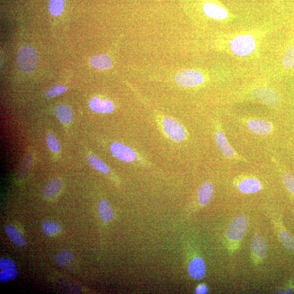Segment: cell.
<instances>
[{
    "label": "cell",
    "instance_id": "31",
    "mask_svg": "<svg viewBox=\"0 0 294 294\" xmlns=\"http://www.w3.org/2000/svg\"><path fill=\"white\" fill-rule=\"evenodd\" d=\"M15 264L8 258H2L0 260V268L1 270H11L15 269Z\"/></svg>",
    "mask_w": 294,
    "mask_h": 294
},
{
    "label": "cell",
    "instance_id": "30",
    "mask_svg": "<svg viewBox=\"0 0 294 294\" xmlns=\"http://www.w3.org/2000/svg\"><path fill=\"white\" fill-rule=\"evenodd\" d=\"M67 88L65 86H59L58 85L49 88L45 92V96L48 98L54 97L62 95L66 91Z\"/></svg>",
    "mask_w": 294,
    "mask_h": 294
},
{
    "label": "cell",
    "instance_id": "28",
    "mask_svg": "<svg viewBox=\"0 0 294 294\" xmlns=\"http://www.w3.org/2000/svg\"><path fill=\"white\" fill-rule=\"evenodd\" d=\"M18 272L15 269L3 270L0 273V281L7 282L15 279L18 276Z\"/></svg>",
    "mask_w": 294,
    "mask_h": 294
},
{
    "label": "cell",
    "instance_id": "9",
    "mask_svg": "<svg viewBox=\"0 0 294 294\" xmlns=\"http://www.w3.org/2000/svg\"><path fill=\"white\" fill-rule=\"evenodd\" d=\"M249 130L257 135H268L272 134L273 127L271 123L259 119H252L246 121Z\"/></svg>",
    "mask_w": 294,
    "mask_h": 294
},
{
    "label": "cell",
    "instance_id": "29",
    "mask_svg": "<svg viewBox=\"0 0 294 294\" xmlns=\"http://www.w3.org/2000/svg\"><path fill=\"white\" fill-rule=\"evenodd\" d=\"M284 183L288 190L294 195V176L292 173L285 172L283 174Z\"/></svg>",
    "mask_w": 294,
    "mask_h": 294
},
{
    "label": "cell",
    "instance_id": "15",
    "mask_svg": "<svg viewBox=\"0 0 294 294\" xmlns=\"http://www.w3.org/2000/svg\"><path fill=\"white\" fill-rule=\"evenodd\" d=\"M89 105L91 110L99 113L109 114L114 110V105L113 103L108 100L102 101L99 98L91 99Z\"/></svg>",
    "mask_w": 294,
    "mask_h": 294
},
{
    "label": "cell",
    "instance_id": "10",
    "mask_svg": "<svg viewBox=\"0 0 294 294\" xmlns=\"http://www.w3.org/2000/svg\"><path fill=\"white\" fill-rule=\"evenodd\" d=\"M239 190L244 193H255L260 191L262 188L261 181L254 177L244 176L237 183Z\"/></svg>",
    "mask_w": 294,
    "mask_h": 294
},
{
    "label": "cell",
    "instance_id": "16",
    "mask_svg": "<svg viewBox=\"0 0 294 294\" xmlns=\"http://www.w3.org/2000/svg\"><path fill=\"white\" fill-rule=\"evenodd\" d=\"M214 193V185L210 182H207L200 186L198 191V198L200 205H207L212 199Z\"/></svg>",
    "mask_w": 294,
    "mask_h": 294
},
{
    "label": "cell",
    "instance_id": "6",
    "mask_svg": "<svg viewBox=\"0 0 294 294\" xmlns=\"http://www.w3.org/2000/svg\"><path fill=\"white\" fill-rule=\"evenodd\" d=\"M252 96L256 101L273 107L280 105L281 102L279 94L266 87L256 88L252 91Z\"/></svg>",
    "mask_w": 294,
    "mask_h": 294
},
{
    "label": "cell",
    "instance_id": "24",
    "mask_svg": "<svg viewBox=\"0 0 294 294\" xmlns=\"http://www.w3.org/2000/svg\"><path fill=\"white\" fill-rule=\"evenodd\" d=\"M42 229L46 235H53L60 233L61 227L57 222L46 221L43 223Z\"/></svg>",
    "mask_w": 294,
    "mask_h": 294
},
{
    "label": "cell",
    "instance_id": "25",
    "mask_svg": "<svg viewBox=\"0 0 294 294\" xmlns=\"http://www.w3.org/2000/svg\"><path fill=\"white\" fill-rule=\"evenodd\" d=\"M64 2L65 0H50V13L55 16L61 15L64 10Z\"/></svg>",
    "mask_w": 294,
    "mask_h": 294
},
{
    "label": "cell",
    "instance_id": "19",
    "mask_svg": "<svg viewBox=\"0 0 294 294\" xmlns=\"http://www.w3.org/2000/svg\"><path fill=\"white\" fill-rule=\"evenodd\" d=\"M90 63L94 68L100 70H105L111 67L113 62L109 56L101 54L93 56L90 59Z\"/></svg>",
    "mask_w": 294,
    "mask_h": 294
},
{
    "label": "cell",
    "instance_id": "18",
    "mask_svg": "<svg viewBox=\"0 0 294 294\" xmlns=\"http://www.w3.org/2000/svg\"><path fill=\"white\" fill-rule=\"evenodd\" d=\"M62 185V181L60 179H52L44 188L43 191L44 197L49 199L55 197L60 192Z\"/></svg>",
    "mask_w": 294,
    "mask_h": 294
},
{
    "label": "cell",
    "instance_id": "5",
    "mask_svg": "<svg viewBox=\"0 0 294 294\" xmlns=\"http://www.w3.org/2000/svg\"><path fill=\"white\" fill-rule=\"evenodd\" d=\"M175 81L181 86L193 87L202 84L204 76L197 70H185L176 75Z\"/></svg>",
    "mask_w": 294,
    "mask_h": 294
},
{
    "label": "cell",
    "instance_id": "3",
    "mask_svg": "<svg viewBox=\"0 0 294 294\" xmlns=\"http://www.w3.org/2000/svg\"><path fill=\"white\" fill-rule=\"evenodd\" d=\"M231 43L233 52L240 56H248L256 48L255 39L250 35L238 36L231 41Z\"/></svg>",
    "mask_w": 294,
    "mask_h": 294
},
{
    "label": "cell",
    "instance_id": "11",
    "mask_svg": "<svg viewBox=\"0 0 294 294\" xmlns=\"http://www.w3.org/2000/svg\"><path fill=\"white\" fill-rule=\"evenodd\" d=\"M215 139L217 145L223 155L229 158L240 159V157L229 145L225 135L222 131L219 130L216 132Z\"/></svg>",
    "mask_w": 294,
    "mask_h": 294
},
{
    "label": "cell",
    "instance_id": "7",
    "mask_svg": "<svg viewBox=\"0 0 294 294\" xmlns=\"http://www.w3.org/2000/svg\"><path fill=\"white\" fill-rule=\"evenodd\" d=\"M252 257L256 264H260L266 257L267 246L265 240L260 235H256L253 239L252 246Z\"/></svg>",
    "mask_w": 294,
    "mask_h": 294
},
{
    "label": "cell",
    "instance_id": "20",
    "mask_svg": "<svg viewBox=\"0 0 294 294\" xmlns=\"http://www.w3.org/2000/svg\"><path fill=\"white\" fill-rule=\"evenodd\" d=\"M99 214L104 222H109L114 217V211L110 203L106 200H102L99 204Z\"/></svg>",
    "mask_w": 294,
    "mask_h": 294
},
{
    "label": "cell",
    "instance_id": "4",
    "mask_svg": "<svg viewBox=\"0 0 294 294\" xmlns=\"http://www.w3.org/2000/svg\"><path fill=\"white\" fill-rule=\"evenodd\" d=\"M162 128L164 133L174 142H181L186 138V132L184 127L178 121L169 117L164 118Z\"/></svg>",
    "mask_w": 294,
    "mask_h": 294
},
{
    "label": "cell",
    "instance_id": "8",
    "mask_svg": "<svg viewBox=\"0 0 294 294\" xmlns=\"http://www.w3.org/2000/svg\"><path fill=\"white\" fill-rule=\"evenodd\" d=\"M110 149L112 154L123 161L132 162L137 157L136 152L133 149L119 143L112 145Z\"/></svg>",
    "mask_w": 294,
    "mask_h": 294
},
{
    "label": "cell",
    "instance_id": "21",
    "mask_svg": "<svg viewBox=\"0 0 294 294\" xmlns=\"http://www.w3.org/2000/svg\"><path fill=\"white\" fill-rule=\"evenodd\" d=\"M5 233L11 242L17 246L23 247L26 244L25 238L13 226L7 225L5 228Z\"/></svg>",
    "mask_w": 294,
    "mask_h": 294
},
{
    "label": "cell",
    "instance_id": "23",
    "mask_svg": "<svg viewBox=\"0 0 294 294\" xmlns=\"http://www.w3.org/2000/svg\"><path fill=\"white\" fill-rule=\"evenodd\" d=\"M74 259L72 253L68 250H63L60 254L55 257L56 263L61 267H66Z\"/></svg>",
    "mask_w": 294,
    "mask_h": 294
},
{
    "label": "cell",
    "instance_id": "14",
    "mask_svg": "<svg viewBox=\"0 0 294 294\" xmlns=\"http://www.w3.org/2000/svg\"><path fill=\"white\" fill-rule=\"evenodd\" d=\"M203 9L205 15L211 18L223 20L226 19L228 16L227 11L225 9L214 3L205 4Z\"/></svg>",
    "mask_w": 294,
    "mask_h": 294
},
{
    "label": "cell",
    "instance_id": "17",
    "mask_svg": "<svg viewBox=\"0 0 294 294\" xmlns=\"http://www.w3.org/2000/svg\"><path fill=\"white\" fill-rule=\"evenodd\" d=\"M55 114L60 121L64 125H68L73 118V112L69 105L60 104L55 109Z\"/></svg>",
    "mask_w": 294,
    "mask_h": 294
},
{
    "label": "cell",
    "instance_id": "27",
    "mask_svg": "<svg viewBox=\"0 0 294 294\" xmlns=\"http://www.w3.org/2000/svg\"><path fill=\"white\" fill-rule=\"evenodd\" d=\"M46 140L47 145L51 151L57 152L60 151V144L54 135L51 133L47 135Z\"/></svg>",
    "mask_w": 294,
    "mask_h": 294
},
{
    "label": "cell",
    "instance_id": "32",
    "mask_svg": "<svg viewBox=\"0 0 294 294\" xmlns=\"http://www.w3.org/2000/svg\"><path fill=\"white\" fill-rule=\"evenodd\" d=\"M208 292V289L207 286L204 285H201L197 287L196 290V293L197 294H205Z\"/></svg>",
    "mask_w": 294,
    "mask_h": 294
},
{
    "label": "cell",
    "instance_id": "1",
    "mask_svg": "<svg viewBox=\"0 0 294 294\" xmlns=\"http://www.w3.org/2000/svg\"><path fill=\"white\" fill-rule=\"evenodd\" d=\"M249 228V221L244 216H238L229 224L226 232V238L229 250L234 251L239 248Z\"/></svg>",
    "mask_w": 294,
    "mask_h": 294
},
{
    "label": "cell",
    "instance_id": "12",
    "mask_svg": "<svg viewBox=\"0 0 294 294\" xmlns=\"http://www.w3.org/2000/svg\"><path fill=\"white\" fill-rule=\"evenodd\" d=\"M273 221L281 243L288 250L294 252V238L286 230L280 221L274 219Z\"/></svg>",
    "mask_w": 294,
    "mask_h": 294
},
{
    "label": "cell",
    "instance_id": "22",
    "mask_svg": "<svg viewBox=\"0 0 294 294\" xmlns=\"http://www.w3.org/2000/svg\"><path fill=\"white\" fill-rule=\"evenodd\" d=\"M88 161L91 166L99 172L107 174L110 171L107 164L95 155H91L88 156Z\"/></svg>",
    "mask_w": 294,
    "mask_h": 294
},
{
    "label": "cell",
    "instance_id": "26",
    "mask_svg": "<svg viewBox=\"0 0 294 294\" xmlns=\"http://www.w3.org/2000/svg\"><path fill=\"white\" fill-rule=\"evenodd\" d=\"M283 63L287 69H292L294 67V44L286 51Z\"/></svg>",
    "mask_w": 294,
    "mask_h": 294
},
{
    "label": "cell",
    "instance_id": "2",
    "mask_svg": "<svg viewBox=\"0 0 294 294\" xmlns=\"http://www.w3.org/2000/svg\"><path fill=\"white\" fill-rule=\"evenodd\" d=\"M37 60V52L30 46L22 47L17 54V64L21 71L25 73L30 74L34 71Z\"/></svg>",
    "mask_w": 294,
    "mask_h": 294
},
{
    "label": "cell",
    "instance_id": "13",
    "mask_svg": "<svg viewBox=\"0 0 294 294\" xmlns=\"http://www.w3.org/2000/svg\"><path fill=\"white\" fill-rule=\"evenodd\" d=\"M205 270V263L202 259L199 257L194 258L188 268L191 278L196 280H201L204 278Z\"/></svg>",
    "mask_w": 294,
    "mask_h": 294
}]
</instances>
